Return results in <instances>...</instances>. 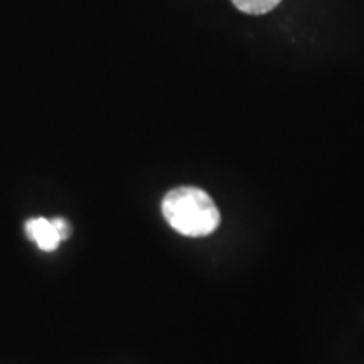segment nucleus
<instances>
[{
    "label": "nucleus",
    "mask_w": 364,
    "mask_h": 364,
    "mask_svg": "<svg viewBox=\"0 0 364 364\" xmlns=\"http://www.w3.org/2000/svg\"><path fill=\"white\" fill-rule=\"evenodd\" d=\"M162 213L177 233L193 238L211 235L220 226V211L211 196L191 186L167 193L162 201Z\"/></svg>",
    "instance_id": "nucleus-1"
},
{
    "label": "nucleus",
    "mask_w": 364,
    "mask_h": 364,
    "mask_svg": "<svg viewBox=\"0 0 364 364\" xmlns=\"http://www.w3.org/2000/svg\"><path fill=\"white\" fill-rule=\"evenodd\" d=\"M26 235L43 252H54L61 243V238H59L53 220H46V218H34V220L27 221Z\"/></svg>",
    "instance_id": "nucleus-2"
},
{
    "label": "nucleus",
    "mask_w": 364,
    "mask_h": 364,
    "mask_svg": "<svg viewBox=\"0 0 364 364\" xmlns=\"http://www.w3.org/2000/svg\"><path fill=\"white\" fill-rule=\"evenodd\" d=\"M241 12L250 14V16H262L273 11L282 0H231Z\"/></svg>",
    "instance_id": "nucleus-3"
},
{
    "label": "nucleus",
    "mask_w": 364,
    "mask_h": 364,
    "mask_svg": "<svg viewBox=\"0 0 364 364\" xmlns=\"http://www.w3.org/2000/svg\"><path fill=\"white\" fill-rule=\"evenodd\" d=\"M53 223H54V226H56V231H58V235H59V238H61V241L70 238V235H71L70 223H68L66 220H63V218H54Z\"/></svg>",
    "instance_id": "nucleus-4"
}]
</instances>
